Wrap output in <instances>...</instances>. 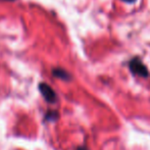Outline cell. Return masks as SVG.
<instances>
[{
	"mask_svg": "<svg viewBox=\"0 0 150 150\" xmlns=\"http://www.w3.org/2000/svg\"><path fill=\"white\" fill-rule=\"evenodd\" d=\"M51 74L54 78L59 79V80H61V81L71 82V80H73V76H71V74L69 73L67 69H62V67H53L52 71H51Z\"/></svg>",
	"mask_w": 150,
	"mask_h": 150,
	"instance_id": "obj_3",
	"label": "cell"
},
{
	"mask_svg": "<svg viewBox=\"0 0 150 150\" xmlns=\"http://www.w3.org/2000/svg\"><path fill=\"white\" fill-rule=\"evenodd\" d=\"M60 115L58 110L56 109H47L46 112L44 113L43 115V124H47V122H56L58 120H59Z\"/></svg>",
	"mask_w": 150,
	"mask_h": 150,
	"instance_id": "obj_4",
	"label": "cell"
},
{
	"mask_svg": "<svg viewBox=\"0 0 150 150\" xmlns=\"http://www.w3.org/2000/svg\"><path fill=\"white\" fill-rule=\"evenodd\" d=\"M128 67L130 71L134 76H138V77L144 78V79L150 77L148 67H146V64L143 62L139 56H134L132 59L129 60Z\"/></svg>",
	"mask_w": 150,
	"mask_h": 150,
	"instance_id": "obj_1",
	"label": "cell"
},
{
	"mask_svg": "<svg viewBox=\"0 0 150 150\" xmlns=\"http://www.w3.org/2000/svg\"><path fill=\"white\" fill-rule=\"evenodd\" d=\"M38 91L42 98L44 99V101L47 102L48 104H55L58 101V96L55 90L49 84L45 83V82H40L38 84Z\"/></svg>",
	"mask_w": 150,
	"mask_h": 150,
	"instance_id": "obj_2",
	"label": "cell"
},
{
	"mask_svg": "<svg viewBox=\"0 0 150 150\" xmlns=\"http://www.w3.org/2000/svg\"><path fill=\"white\" fill-rule=\"evenodd\" d=\"M0 1H14V0H0Z\"/></svg>",
	"mask_w": 150,
	"mask_h": 150,
	"instance_id": "obj_7",
	"label": "cell"
},
{
	"mask_svg": "<svg viewBox=\"0 0 150 150\" xmlns=\"http://www.w3.org/2000/svg\"><path fill=\"white\" fill-rule=\"evenodd\" d=\"M76 150H89L87 146H85V145H81V146H78Z\"/></svg>",
	"mask_w": 150,
	"mask_h": 150,
	"instance_id": "obj_5",
	"label": "cell"
},
{
	"mask_svg": "<svg viewBox=\"0 0 150 150\" xmlns=\"http://www.w3.org/2000/svg\"><path fill=\"white\" fill-rule=\"evenodd\" d=\"M122 2H126V3H129V4H134L137 2V0H122Z\"/></svg>",
	"mask_w": 150,
	"mask_h": 150,
	"instance_id": "obj_6",
	"label": "cell"
}]
</instances>
